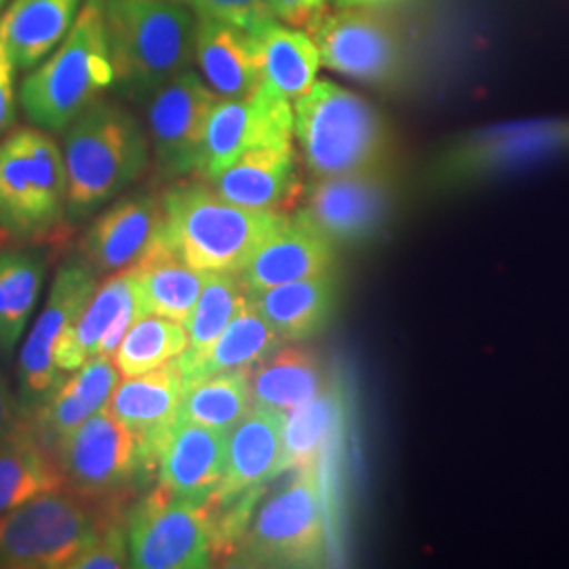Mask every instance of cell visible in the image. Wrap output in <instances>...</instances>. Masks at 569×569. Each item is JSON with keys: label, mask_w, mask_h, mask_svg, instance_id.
<instances>
[{"label": "cell", "mask_w": 569, "mask_h": 569, "mask_svg": "<svg viewBox=\"0 0 569 569\" xmlns=\"http://www.w3.org/2000/svg\"><path fill=\"white\" fill-rule=\"evenodd\" d=\"M63 159L66 220L77 226L142 178L150 150L142 124L124 106L96 100L66 129Z\"/></svg>", "instance_id": "cell-1"}, {"label": "cell", "mask_w": 569, "mask_h": 569, "mask_svg": "<svg viewBox=\"0 0 569 569\" xmlns=\"http://www.w3.org/2000/svg\"><path fill=\"white\" fill-rule=\"evenodd\" d=\"M114 87L150 100L194 58V11L176 0H102Z\"/></svg>", "instance_id": "cell-2"}, {"label": "cell", "mask_w": 569, "mask_h": 569, "mask_svg": "<svg viewBox=\"0 0 569 569\" xmlns=\"http://www.w3.org/2000/svg\"><path fill=\"white\" fill-rule=\"evenodd\" d=\"M161 203L164 241L183 262L203 272H241L287 218L281 211L230 203L203 183L176 186Z\"/></svg>", "instance_id": "cell-3"}, {"label": "cell", "mask_w": 569, "mask_h": 569, "mask_svg": "<svg viewBox=\"0 0 569 569\" xmlns=\"http://www.w3.org/2000/svg\"><path fill=\"white\" fill-rule=\"evenodd\" d=\"M110 87L114 68L102 0H87L60 49L21 82V108L39 129L63 131Z\"/></svg>", "instance_id": "cell-4"}, {"label": "cell", "mask_w": 569, "mask_h": 569, "mask_svg": "<svg viewBox=\"0 0 569 569\" xmlns=\"http://www.w3.org/2000/svg\"><path fill=\"white\" fill-rule=\"evenodd\" d=\"M293 136L315 178L380 169L390 142L382 112L331 81L315 82L296 102Z\"/></svg>", "instance_id": "cell-5"}, {"label": "cell", "mask_w": 569, "mask_h": 569, "mask_svg": "<svg viewBox=\"0 0 569 569\" xmlns=\"http://www.w3.org/2000/svg\"><path fill=\"white\" fill-rule=\"evenodd\" d=\"M293 479L256 507L226 559L244 568H319L327 561L329 523L321 467Z\"/></svg>", "instance_id": "cell-6"}, {"label": "cell", "mask_w": 569, "mask_h": 569, "mask_svg": "<svg viewBox=\"0 0 569 569\" xmlns=\"http://www.w3.org/2000/svg\"><path fill=\"white\" fill-rule=\"evenodd\" d=\"M121 509L91 502L72 489L44 491L0 515V568L63 569Z\"/></svg>", "instance_id": "cell-7"}, {"label": "cell", "mask_w": 569, "mask_h": 569, "mask_svg": "<svg viewBox=\"0 0 569 569\" xmlns=\"http://www.w3.org/2000/svg\"><path fill=\"white\" fill-rule=\"evenodd\" d=\"M53 458L66 488L108 509H122L124 500L159 472V460L142 437L106 407L66 435Z\"/></svg>", "instance_id": "cell-8"}, {"label": "cell", "mask_w": 569, "mask_h": 569, "mask_svg": "<svg viewBox=\"0 0 569 569\" xmlns=\"http://www.w3.org/2000/svg\"><path fill=\"white\" fill-rule=\"evenodd\" d=\"M68 211V173L60 146L39 129L0 142V230L16 239L53 232Z\"/></svg>", "instance_id": "cell-9"}, {"label": "cell", "mask_w": 569, "mask_h": 569, "mask_svg": "<svg viewBox=\"0 0 569 569\" xmlns=\"http://www.w3.org/2000/svg\"><path fill=\"white\" fill-rule=\"evenodd\" d=\"M129 566L201 569L218 559V531L207 502L173 496L163 486L142 496L124 517Z\"/></svg>", "instance_id": "cell-10"}, {"label": "cell", "mask_w": 569, "mask_h": 569, "mask_svg": "<svg viewBox=\"0 0 569 569\" xmlns=\"http://www.w3.org/2000/svg\"><path fill=\"white\" fill-rule=\"evenodd\" d=\"M569 152V121L505 122L449 143L432 164L439 186H468Z\"/></svg>", "instance_id": "cell-11"}, {"label": "cell", "mask_w": 569, "mask_h": 569, "mask_svg": "<svg viewBox=\"0 0 569 569\" xmlns=\"http://www.w3.org/2000/svg\"><path fill=\"white\" fill-rule=\"evenodd\" d=\"M321 63L331 72L369 87H390L406 68L403 44L390 21L367 7H340L308 23Z\"/></svg>", "instance_id": "cell-12"}, {"label": "cell", "mask_w": 569, "mask_h": 569, "mask_svg": "<svg viewBox=\"0 0 569 569\" xmlns=\"http://www.w3.org/2000/svg\"><path fill=\"white\" fill-rule=\"evenodd\" d=\"M98 289V277L82 260L61 266L53 279L49 300L34 329L21 346L18 361V409L20 418L37 413L66 380L56 366L53 346L61 331L72 326Z\"/></svg>", "instance_id": "cell-13"}, {"label": "cell", "mask_w": 569, "mask_h": 569, "mask_svg": "<svg viewBox=\"0 0 569 569\" xmlns=\"http://www.w3.org/2000/svg\"><path fill=\"white\" fill-rule=\"evenodd\" d=\"M392 188L380 169L317 178L296 213L333 244L373 239L390 216Z\"/></svg>", "instance_id": "cell-14"}, {"label": "cell", "mask_w": 569, "mask_h": 569, "mask_svg": "<svg viewBox=\"0 0 569 569\" xmlns=\"http://www.w3.org/2000/svg\"><path fill=\"white\" fill-rule=\"evenodd\" d=\"M218 100L192 70H183L150 96V140L157 163L167 178L201 171L207 124Z\"/></svg>", "instance_id": "cell-15"}, {"label": "cell", "mask_w": 569, "mask_h": 569, "mask_svg": "<svg viewBox=\"0 0 569 569\" xmlns=\"http://www.w3.org/2000/svg\"><path fill=\"white\" fill-rule=\"evenodd\" d=\"M293 108L291 102L266 89L234 100H218L204 136L201 173L218 176L247 150L260 146L291 143Z\"/></svg>", "instance_id": "cell-16"}, {"label": "cell", "mask_w": 569, "mask_h": 569, "mask_svg": "<svg viewBox=\"0 0 569 569\" xmlns=\"http://www.w3.org/2000/svg\"><path fill=\"white\" fill-rule=\"evenodd\" d=\"M138 287L131 270H122L96 289L79 319L66 327L53 346L56 366L77 371L93 357H114L127 329L142 317Z\"/></svg>", "instance_id": "cell-17"}, {"label": "cell", "mask_w": 569, "mask_h": 569, "mask_svg": "<svg viewBox=\"0 0 569 569\" xmlns=\"http://www.w3.org/2000/svg\"><path fill=\"white\" fill-rule=\"evenodd\" d=\"M163 232V203L131 194L108 207L81 239V260L93 274L112 277L138 264Z\"/></svg>", "instance_id": "cell-18"}, {"label": "cell", "mask_w": 569, "mask_h": 569, "mask_svg": "<svg viewBox=\"0 0 569 569\" xmlns=\"http://www.w3.org/2000/svg\"><path fill=\"white\" fill-rule=\"evenodd\" d=\"M228 432L178 420L159 451V486L173 496L207 502L224 481Z\"/></svg>", "instance_id": "cell-19"}, {"label": "cell", "mask_w": 569, "mask_h": 569, "mask_svg": "<svg viewBox=\"0 0 569 569\" xmlns=\"http://www.w3.org/2000/svg\"><path fill=\"white\" fill-rule=\"evenodd\" d=\"M333 262V243L302 220L287 216L239 274L244 291H264L277 284L331 274Z\"/></svg>", "instance_id": "cell-20"}, {"label": "cell", "mask_w": 569, "mask_h": 569, "mask_svg": "<svg viewBox=\"0 0 569 569\" xmlns=\"http://www.w3.org/2000/svg\"><path fill=\"white\" fill-rule=\"evenodd\" d=\"M209 182L226 201L258 211H281L302 194L291 143L247 150Z\"/></svg>", "instance_id": "cell-21"}, {"label": "cell", "mask_w": 569, "mask_h": 569, "mask_svg": "<svg viewBox=\"0 0 569 569\" xmlns=\"http://www.w3.org/2000/svg\"><path fill=\"white\" fill-rule=\"evenodd\" d=\"M284 413L256 409L228 432L226 475L211 498H234L262 491L266 483L287 472L283 443Z\"/></svg>", "instance_id": "cell-22"}, {"label": "cell", "mask_w": 569, "mask_h": 569, "mask_svg": "<svg viewBox=\"0 0 569 569\" xmlns=\"http://www.w3.org/2000/svg\"><path fill=\"white\" fill-rule=\"evenodd\" d=\"M183 397V378L178 359L142 376L119 382L106 409L124 427L142 437L157 460L167 432L178 422Z\"/></svg>", "instance_id": "cell-23"}, {"label": "cell", "mask_w": 569, "mask_h": 569, "mask_svg": "<svg viewBox=\"0 0 569 569\" xmlns=\"http://www.w3.org/2000/svg\"><path fill=\"white\" fill-rule=\"evenodd\" d=\"M119 382L121 371L114 357H93L70 378H66L49 401L28 418V422L34 428L42 446L53 453L66 435L106 407Z\"/></svg>", "instance_id": "cell-24"}, {"label": "cell", "mask_w": 569, "mask_h": 569, "mask_svg": "<svg viewBox=\"0 0 569 569\" xmlns=\"http://www.w3.org/2000/svg\"><path fill=\"white\" fill-rule=\"evenodd\" d=\"M194 60L220 100L251 96L262 87L256 41L249 32L218 20H197Z\"/></svg>", "instance_id": "cell-25"}, {"label": "cell", "mask_w": 569, "mask_h": 569, "mask_svg": "<svg viewBox=\"0 0 569 569\" xmlns=\"http://www.w3.org/2000/svg\"><path fill=\"white\" fill-rule=\"evenodd\" d=\"M281 345V336L266 323L258 308L251 305L249 296H244L243 305L213 345L207 346L201 352H182L178 357L183 387L211 376L251 371Z\"/></svg>", "instance_id": "cell-26"}, {"label": "cell", "mask_w": 569, "mask_h": 569, "mask_svg": "<svg viewBox=\"0 0 569 569\" xmlns=\"http://www.w3.org/2000/svg\"><path fill=\"white\" fill-rule=\"evenodd\" d=\"M129 270L138 287L143 315H159L182 326L190 319L209 277V272L183 262L167 244L163 232L142 260Z\"/></svg>", "instance_id": "cell-27"}, {"label": "cell", "mask_w": 569, "mask_h": 569, "mask_svg": "<svg viewBox=\"0 0 569 569\" xmlns=\"http://www.w3.org/2000/svg\"><path fill=\"white\" fill-rule=\"evenodd\" d=\"M251 305L284 342H302L326 327L336 306L331 274L247 291Z\"/></svg>", "instance_id": "cell-28"}, {"label": "cell", "mask_w": 569, "mask_h": 569, "mask_svg": "<svg viewBox=\"0 0 569 569\" xmlns=\"http://www.w3.org/2000/svg\"><path fill=\"white\" fill-rule=\"evenodd\" d=\"M66 488L63 475L28 420L0 441V515L18 509L44 491Z\"/></svg>", "instance_id": "cell-29"}, {"label": "cell", "mask_w": 569, "mask_h": 569, "mask_svg": "<svg viewBox=\"0 0 569 569\" xmlns=\"http://www.w3.org/2000/svg\"><path fill=\"white\" fill-rule=\"evenodd\" d=\"M260 58L262 84L287 102H298L317 82L321 53L310 34L274 21L251 34Z\"/></svg>", "instance_id": "cell-30"}, {"label": "cell", "mask_w": 569, "mask_h": 569, "mask_svg": "<svg viewBox=\"0 0 569 569\" xmlns=\"http://www.w3.org/2000/svg\"><path fill=\"white\" fill-rule=\"evenodd\" d=\"M82 0H16L0 18L16 68H34L53 53L79 18Z\"/></svg>", "instance_id": "cell-31"}, {"label": "cell", "mask_w": 569, "mask_h": 569, "mask_svg": "<svg viewBox=\"0 0 569 569\" xmlns=\"http://www.w3.org/2000/svg\"><path fill=\"white\" fill-rule=\"evenodd\" d=\"M251 407L287 413L326 388L319 361L296 346H279L249 371Z\"/></svg>", "instance_id": "cell-32"}, {"label": "cell", "mask_w": 569, "mask_h": 569, "mask_svg": "<svg viewBox=\"0 0 569 569\" xmlns=\"http://www.w3.org/2000/svg\"><path fill=\"white\" fill-rule=\"evenodd\" d=\"M47 274L39 249H9L0 253V352L11 357L34 312Z\"/></svg>", "instance_id": "cell-33"}, {"label": "cell", "mask_w": 569, "mask_h": 569, "mask_svg": "<svg viewBox=\"0 0 569 569\" xmlns=\"http://www.w3.org/2000/svg\"><path fill=\"white\" fill-rule=\"evenodd\" d=\"M345 420L342 395L338 387L323 388L317 397L284 413V468L321 467L327 449L340 435Z\"/></svg>", "instance_id": "cell-34"}, {"label": "cell", "mask_w": 569, "mask_h": 569, "mask_svg": "<svg viewBox=\"0 0 569 569\" xmlns=\"http://www.w3.org/2000/svg\"><path fill=\"white\" fill-rule=\"evenodd\" d=\"M251 411L249 371L211 376L183 387L178 420L230 432Z\"/></svg>", "instance_id": "cell-35"}, {"label": "cell", "mask_w": 569, "mask_h": 569, "mask_svg": "<svg viewBox=\"0 0 569 569\" xmlns=\"http://www.w3.org/2000/svg\"><path fill=\"white\" fill-rule=\"evenodd\" d=\"M186 348V326L159 315H142L127 329L114 361L122 378H131L176 361Z\"/></svg>", "instance_id": "cell-36"}, {"label": "cell", "mask_w": 569, "mask_h": 569, "mask_svg": "<svg viewBox=\"0 0 569 569\" xmlns=\"http://www.w3.org/2000/svg\"><path fill=\"white\" fill-rule=\"evenodd\" d=\"M244 296L239 272H209L194 310L186 321L188 348L183 352L194 355L213 345L243 305Z\"/></svg>", "instance_id": "cell-37"}, {"label": "cell", "mask_w": 569, "mask_h": 569, "mask_svg": "<svg viewBox=\"0 0 569 569\" xmlns=\"http://www.w3.org/2000/svg\"><path fill=\"white\" fill-rule=\"evenodd\" d=\"M186 4L197 18L224 21L249 34H258L279 21L270 0H186Z\"/></svg>", "instance_id": "cell-38"}, {"label": "cell", "mask_w": 569, "mask_h": 569, "mask_svg": "<svg viewBox=\"0 0 569 569\" xmlns=\"http://www.w3.org/2000/svg\"><path fill=\"white\" fill-rule=\"evenodd\" d=\"M129 566L127 531L121 517L112 519L106 528L82 549L68 569H121Z\"/></svg>", "instance_id": "cell-39"}, {"label": "cell", "mask_w": 569, "mask_h": 569, "mask_svg": "<svg viewBox=\"0 0 569 569\" xmlns=\"http://www.w3.org/2000/svg\"><path fill=\"white\" fill-rule=\"evenodd\" d=\"M16 63L9 56L2 26H0V133L11 127L16 119V93H13Z\"/></svg>", "instance_id": "cell-40"}, {"label": "cell", "mask_w": 569, "mask_h": 569, "mask_svg": "<svg viewBox=\"0 0 569 569\" xmlns=\"http://www.w3.org/2000/svg\"><path fill=\"white\" fill-rule=\"evenodd\" d=\"M270 4L277 20L300 28L323 13L327 0H270Z\"/></svg>", "instance_id": "cell-41"}, {"label": "cell", "mask_w": 569, "mask_h": 569, "mask_svg": "<svg viewBox=\"0 0 569 569\" xmlns=\"http://www.w3.org/2000/svg\"><path fill=\"white\" fill-rule=\"evenodd\" d=\"M20 422V409L18 399H13L9 385L0 376V441L9 437V432Z\"/></svg>", "instance_id": "cell-42"}, {"label": "cell", "mask_w": 569, "mask_h": 569, "mask_svg": "<svg viewBox=\"0 0 569 569\" xmlns=\"http://www.w3.org/2000/svg\"><path fill=\"white\" fill-rule=\"evenodd\" d=\"M401 0H336L338 7H367V9H380Z\"/></svg>", "instance_id": "cell-43"}, {"label": "cell", "mask_w": 569, "mask_h": 569, "mask_svg": "<svg viewBox=\"0 0 569 569\" xmlns=\"http://www.w3.org/2000/svg\"><path fill=\"white\" fill-rule=\"evenodd\" d=\"M4 2H7V0H0V9H2V4H4Z\"/></svg>", "instance_id": "cell-44"}, {"label": "cell", "mask_w": 569, "mask_h": 569, "mask_svg": "<svg viewBox=\"0 0 569 569\" xmlns=\"http://www.w3.org/2000/svg\"><path fill=\"white\" fill-rule=\"evenodd\" d=\"M176 2H183L186 4V0H176Z\"/></svg>", "instance_id": "cell-45"}]
</instances>
